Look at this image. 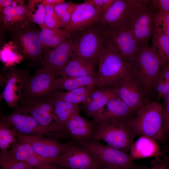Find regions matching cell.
Segmentation results:
<instances>
[{"instance_id":"cell-27","label":"cell","mask_w":169,"mask_h":169,"mask_svg":"<svg viewBox=\"0 0 169 169\" xmlns=\"http://www.w3.org/2000/svg\"><path fill=\"white\" fill-rule=\"evenodd\" d=\"M72 33L64 28H50L45 27L40 29L39 37L44 51L54 48L65 41Z\"/></svg>"},{"instance_id":"cell-6","label":"cell","mask_w":169,"mask_h":169,"mask_svg":"<svg viewBox=\"0 0 169 169\" xmlns=\"http://www.w3.org/2000/svg\"><path fill=\"white\" fill-rule=\"evenodd\" d=\"M1 122L8 125L17 133L31 136L61 137L60 131L54 122L48 126L39 124L27 112L18 107L10 114L1 117Z\"/></svg>"},{"instance_id":"cell-23","label":"cell","mask_w":169,"mask_h":169,"mask_svg":"<svg viewBox=\"0 0 169 169\" xmlns=\"http://www.w3.org/2000/svg\"><path fill=\"white\" fill-rule=\"evenodd\" d=\"M8 151L13 158L18 161H27L38 169L43 166L52 164L39 156L29 144L19 140Z\"/></svg>"},{"instance_id":"cell-12","label":"cell","mask_w":169,"mask_h":169,"mask_svg":"<svg viewBox=\"0 0 169 169\" xmlns=\"http://www.w3.org/2000/svg\"><path fill=\"white\" fill-rule=\"evenodd\" d=\"M18 140L29 144L39 156L53 164L69 148L71 140L62 143L51 137L31 136L17 133Z\"/></svg>"},{"instance_id":"cell-15","label":"cell","mask_w":169,"mask_h":169,"mask_svg":"<svg viewBox=\"0 0 169 169\" xmlns=\"http://www.w3.org/2000/svg\"><path fill=\"white\" fill-rule=\"evenodd\" d=\"M0 12L3 28L13 33L33 23L23 0H14L10 5Z\"/></svg>"},{"instance_id":"cell-19","label":"cell","mask_w":169,"mask_h":169,"mask_svg":"<svg viewBox=\"0 0 169 169\" xmlns=\"http://www.w3.org/2000/svg\"><path fill=\"white\" fill-rule=\"evenodd\" d=\"M103 13L84 1L83 3L77 4L69 24L64 28L71 33L82 31L95 24Z\"/></svg>"},{"instance_id":"cell-50","label":"cell","mask_w":169,"mask_h":169,"mask_svg":"<svg viewBox=\"0 0 169 169\" xmlns=\"http://www.w3.org/2000/svg\"><path fill=\"white\" fill-rule=\"evenodd\" d=\"M169 135V132L167 133Z\"/></svg>"},{"instance_id":"cell-29","label":"cell","mask_w":169,"mask_h":169,"mask_svg":"<svg viewBox=\"0 0 169 169\" xmlns=\"http://www.w3.org/2000/svg\"><path fill=\"white\" fill-rule=\"evenodd\" d=\"M118 96L116 89L113 87H108L106 91L100 97L82 104V109L86 114L92 117L110 100Z\"/></svg>"},{"instance_id":"cell-45","label":"cell","mask_w":169,"mask_h":169,"mask_svg":"<svg viewBox=\"0 0 169 169\" xmlns=\"http://www.w3.org/2000/svg\"><path fill=\"white\" fill-rule=\"evenodd\" d=\"M115 0H103L104 13L107 11L112 5Z\"/></svg>"},{"instance_id":"cell-28","label":"cell","mask_w":169,"mask_h":169,"mask_svg":"<svg viewBox=\"0 0 169 169\" xmlns=\"http://www.w3.org/2000/svg\"><path fill=\"white\" fill-rule=\"evenodd\" d=\"M95 88L93 86L79 87L66 92L54 91L51 97L63 101L78 105L85 103Z\"/></svg>"},{"instance_id":"cell-7","label":"cell","mask_w":169,"mask_h":169,"mask_svg":"<svg viewBox=\"0 0 169 169\" xmlns=\"http://www.w3.org/2000/svg\"><path fill=\"white\" fill-rule=\"evenodd\" d=\"M126 122H93L92 140H102L111 147L125 152L130 151L135 136Z\"/></svg>"},{"instance_id":"cell-39","label":"cell","mask_w":169,"mask_h":169,"mask_svg":"<svg viewBox=\"0 0 169 169\" xmlns=\"http://www.w3.org/2000/svg\"><path fill=\"white\" fill-rule=\"evenodd\" d=\"M148 4L153 12L169 13V0H148Z\"/></svg>"},{"instance_id":"cell-36","label":"cell","mask_w":169,"mask_h":169,"mask_svg":"<svg viewBox=\"0 0 169 169\" xmlns=\"http://www.w3.org/2000/svg\"><path fill=\"white\" fill-rule=\"evenodd\" d=\"M0 59L6 67H11L19 63L23 58L18 53L11 42L10 44H6L1 51Z\"/></svg>"},{"instance_id":"cell-21","label":"cell","mask_w":169,"mask_h":169,"mask_svg":"<svg viewBox=\"0 0 169 169\" xmlns=\"http://www.w3.org/2000/svg\"><path fill=\"white\" fill-rule=\"evenodd\" d=\"M79 111L73 113L66 122L65 134L66 138L79 142L92 140L95 125L82 117Z\"/></svg>"},{"instance_id":"cell-43","label":"cell","mask_w":169,"mask_h":169,"mask_svg":"<svg viewBox=\"0 0 169 169\" xmlns=\"http://www.w3.org/2000/svg\"><path fill=\"white\" fill-rule=\"evenodd\" d=\"M84 1L91 4L98 11L104 13L103 0H86Z\"/></svg>"},{"instance_id":"cell-37","label":"cell","mask_w":169,"mask_h":169,"mask_svg":"<svg viewBox=\"0 0 169 169\" xmlns=\"http://www.w3.org/2000/svg\"><path fill=\"white\" fill-rule=\"evenodd\" d=\"M152 12L154 30L160 34L169 36V13Z\"/></svg>"},{"instance_id":"cell-30","label":"cell","mask_w":169,"mask_h":169,"mask_svg":"<svg viewBox=\"0 0 169 169\" xmlns=\"http://www.w3.org/2000/svg\"><path fill=\"white\" fill-rule=\"evenodd\" d=\"M150 48L157 55L162 65L169 62V36L160 34L154 29Z\"/></svg>"},{"instance_id":"cell-41","label":"cell","mask_w":169,"mask_h":169,"mask_svg":"<svg viewBox=\"0 0 169 169\" xmlns=\"http://www.w3.org/2000/svg\"><path fill=\"white\" fill-rule=\"evenodd\" d=\"M155 88L159 96L161 97L169 93V80L158 79Z\"/></svg>"},{"instance_id":"cell-49","label":"cell","mask_w":169,"mask_h":169,"mask_svg":"<svg viewBox=\"0 0 169 169\" xmlns=\"http://www.w3.org/2000/svg\"><path fill=\"white\" fill-rule=\"evenodd\" d=\"M98 169H129L124 168L113 167H99Z\"/></svg>"},{"instance_id":"cell-26","label":"cell","mask_w":169,"mask_h":169,"mask_svg":"<svg viewBox=\"0 0 169 169\" xmlns=\"http://www.w3.org/2000/svg\"><path fill=\"white\" fill-rule=\"evenodd\" d=\"M54 91L64 90L67 91L85 86L97 88L98 82L96 76H85L74 77H54L53 81Z\"/></svg>"},{"instance_id":"cell-5","label":"cell","mask_w":169,"mask_h":169,"mask_svg":"<svg viewBox=\"0 0 169 169\" xmlns=\"http://www.w3.org/2000/svg\"><path fill=\"white\" fill-rule=\"evenodd\" d=\"M133 73L145 93L151 91L158 80L161 63L147 45L140 47L132 63Z\"/></svg>"},{"instance_id":"cell-14","label":"cell","mask_w":169,"mask_h":169,"mask_svg":"<svg viewBox=\"0 0 169 169\" xmlns=\"http://www.w3.org/2000/svg\"><path fill=\"white\" fill-rule=\"evenodd\" d=\"M119 97L133 112L137 111L146 104L145 93L133 73V71L115 84L113 86Z\"/></svg>"},{"instance_id":"cell-25","label":"cell","mask_w":169,"mask_h":169,"mask_svg":"<svg viewBox=\"0 0 169 169\" xmlns=\"http://www.w3.org/2000/svg\"><path fill=\"white\" fill-rule=\"evenodd\" d=\"M52 98L54 122L64 138H66L65 129L66 122L73 113L77 111L80 112V108L78 105L53 97Z\"/></svg>"},{"instance_id":"cell-18","label":"cell","mask_w":169,"mask_h":169,"mask_svg":"<svg viewBox=\"0 0 169 169\" xmlns=\"http://www.w3.org/2000/svg\"><path fill=\"white\" fill-rule=\"evenodd\" d=\"M5 73L6 84L2 97L8 105L11 108L18 107L21 100L24 82L29 75V71L10 67Z\"/></svg>"},{"instance_id":"cell-48","label":"cell","mask_w":169,"mask_h":169,"mask_svg":"<svg viewBox=\"0 0 169 169\" xmlns=\"http://www.w3.org/2000/svg\"><path fill=\"white\" fill-rule=\"evenodd\" d=\"M165 102L169 103V93L161 96Z\"/></svg>"},{"instance_id":"cell-3","label":"cell","mask_w":169,"mask_h":169,"mask_svg":"<svg viewBox=\"0 0 169 169\" xmlns=\"http://www.w3.org/2000/svg\"><path fill=\"white\" fill-rule=\"evenodd\" d=\"M147 0H115L95 24L105 31L129 28L137 12L144 6Z\"/></svg>"},{"instance_id":"cell-47","label":"cell","mask_w":169,"mask_h":169,"mask_svg":"<svg viewBox=\"0 0 169 169\" xmlns=\"http://www.w3.org/2000/svg\"><path fill=\"white\" fill-rule=\"evenodd\" d=\"M13 1V0H0V11L10 5Z\"/></svg>"},{"instance_id":"cell-20","label":"cell","mask_w":169,"mask_h":169,"mask_svg":"<svg viewBox=\"0 0 169 169\" xmlns=\"http://www.w3.org/2000/svg\"><path fill=\"white\" fill-rule=\"evenodd\" d=\"M133 112L118 96L110 100L92 118L94 122H126Z\"/></svg>"},{"instance_id":"cell-33","label":"cell","mask_w":169,"mask_h":169,"mask_svg":"<svg viewBox=\"0 0 169 169\" xmlns=\"http://www.w3.org/2000/svg\"><path fill=\"white\" fill-rule=\"evenodd\" d=\"M33 22L38 24L40 29L47 27L44 23L45 7L41 0H30L26 4Z\"/></svg>"},{"instance_id":"cell-22","label":"cell","mask_w":169,"mask_h":169,"mask_svg":"<svg viewBox=\"0 0 169 169\" xmlns=\"http://www.w3.org/2000/svg\"><path fill=\"white\" fill-rule=\"evenodd\" d=\"M129 155L133 161L152 157L166 156L161 151L156 141L149 137L141 136L131 145Z\"/></svg>"},{"instance_id":"cell-16","label":"cell","mask_w":169,"mask_h":169,"mask_svg":"<svg viewBox=\"0 0 169 169\" xmlns=\"http://www.w3.org/2000/svg\"><path fill=\"white\" fill-rule=\"evenodd\" d=\"M129 28L140 47L148 45L154 29L152 12L148 5V0L137 12Z\"/></svg>"},{"instance_id":"cell-31","label":"cell","mask_w":169,"mask_h":169,"mask_svg":"<svg viewBox=\"0 0 169 169\" xmlns=\"http://www.w3.org/2000/svg\"><path fill=\"white\" fill-rule=\"evenodd\" d=\"M18 107L22 110L29 113L39 124L44 126L52 124L54 120L48 112L31 101L27 100L22 102Z\"/></svg>"},{"instance_id":"cell-9","label":"cell","mask_w":169,"mask_h":169,"mask_svg":"<svg viewBox=\"0 0 169 169\" xmlns=\"http://www.w3.org/2000/svg\"><path fill=\"white\" fill-rule=\"evenodd\" d=\"M32 23L13 33L11 42L23 59L34 65L41 64L44 49L38 30Z\"/></svg>"},{"instance_id":"cell-42","label":"cell","mask_w":169,"mask_h":169,"mask_svg":"<svg viewBox=\"0 0 169 169\" xmlns=\"http://www.w3.org/2000/svg\"><path fill=\"white\" fill-rule=\"evenodd\" d=\"M162 116L164 131L169 132V103L165 102L162 106Z\"/></svg>"},{"instance_id":"cell-34","label":"cell","mask_w":169,"mask_h":169,"mask_svg":"<svg viewBox=\"0 0 169 169\" xmlns=\"http://www.w3.org/2000/svg\"><path fill=\"white\" fill-rule=\"evenodd\" d=\"M18 141L17 133L8 125L1 121L0 123V148L5 151L13 148Z\"/></svg>"},{"instance_id":"cell-38","label":"cell","mask_w":169,"mask_h":169,"mask_svg":"<svg viewBox=\"0 0 169 169\" xmlns=\"http://www.w3.org/2000/svg\"><path fill=\"white\" fill-rule=\"evenodd\" d=\"M55 6L48 5L45 6V15L44 23L46 26L49 28H60L58 18L54 9Z\"/></svg>"},{"instance_id":"cell-2","label":"cell","mask_w":169,"mask_h":169,"mask_svg":"<svg viewBox=\"0 0 169 169\" xmlns=\"http://www.w3.org/2000/svg\"><path fill=\"white\" fill-rule=\"evenodd\" d=\"M126 122L135 136H145L165 143L162 106L159 103L153 102L146 104Z\"/></svg>"},{"instance_id":"cell-46","label":"cell","mask_w":169,"mask_h":169,"mask_svg":"<svg viewBox=\"0 0 169 169\" xmlns=\"http://www.w3.org/2000/svg\"><path fill=\"white\" fill-rule=\"evenodd\" d=\"M38 169H69L62 167L61 166H59L56 164H51L43 166Z\"/></svg>"},{"instance_id":"cell-8","label":"cell","mask_w":169,"mask_h":169,"mask_svg":"<svg viewBox=\"0 0 169 169\" xmlns=\"http://www.w3.org/2000/svg\"><path fill=\"white\" fill-rule=\"evenodd\" d=\"M107 41L105 31L94 24L80 32L72 57L95 65Z\"/></svg>"},{"instance_id":"cell-4","label":"cell","mask_w":169,"mask_h":169,"mask_svg":"<svg viewBox=\"0 0 169 169\" xmlns=\"http://www.w3.org/2000/svg\"><path fill=\"white\" fill-rule=\"evenodd\" d=\"M91 154L100 167H113L129 169H148L145 165L137 164L125 152L105 146L98 141L90 140L77 142Z\"/></svg>"},{"instance_id":"cell-44","label":"cell","mask_w":169,"mask_h":169,"mask_svg":"<svg viewBox=\"0 0 169 169\" xmlns=\"http://www.w3.org/2000/svg\"><path fill=\"white\" fill-rule=\"evenodd\" d=\"M44 6L48 5H56L65 2L64 0H41Z\"/></svg>"},{"instance_id":"cell-13","label":"cell","mask_w":169,"mask_h":169,"mask_svg":"<svg viewBox=\"0 0 169 169\" xmlns=\"http://www.w3.org/2000/svg\"><path fill=\"white\" fill-rule=\"evenodd\" d=\"M53 164L69 169H98L100 167L90 153L77 142L71 140L68 149Z\"/></svg>"},{"instance_id":"cell-24","label":"cell","mask_w":169,"mask_h":169,"mask_svg":"<svg viewBox=\"0 0 169 169\" xmlns=\"http://www.w3.org/2000/svg\"><path fill=\"white\" fill-rule=\"evenodd\" d=\"M95 65L79 59L72 57L55 76L74 77L85 76H96Z\"/></svg>"},{"instance_id":"cell-32","label":"cell","mask_w":169,"mask_h":169,"mask_svg":"<svg viewBox=\"0 0 169 169\" xmlns=\"http://www.w3.org/2000/svg\"><path fill=\"white\" fill-rule=\"evenodd\" d=\"M77 4L70 1L55 5L54 9L58 18L60 28H65L69 25Z\"/></svg>"},{"instance_id":"cell-17","label":"cell","mask_w":169,"mask_h":169,"mask_svg":"<svg viewBox=\"0 0 169 169\" xmlns=\"http://www.w3.org/2000/svg\"><path fill=\"white\" fill-rule=\"evenodd\" d=\"M105 31L107 41L125 60L132 63L140 47L129 29Z\"/></svg>"},{"instance_id":"cell-11","label":"cell","mask_w":169,"mask_h":169,"mask_svg":"<svg viewBox=\"0 0 169 169\" xmlns=\"http://www.w3.org/2000/svg\"><path fill=\"white\" fill-rule=\"evenodd\" d=\"M54 74L41 68L28 76L25 80L21 100H27L45 97H51L54 91Z\"/></svg>"},{"instance_id":"cell-1","label":"cell","mask_w":169,"mask_h":169,"mask_svg":"<svg viewBox=\"0 0 169 169\" xmlns=\"http://www.w3.org/2000/svg\"><path fill=\"white\" fill-rule=\"evenodd\" d=\"M97 63V88L113 86L133 71L132 64L125 60L107 41Z\"/></svg>"},{"instance_id":"cell-10","label":"cell","mask_w":169,"mask_h":169,"mask_svg":"<svg viewBox=\"0 0 169 169\" xmlns=\"http://www.w3.org/2000/svg\"><path fill=\"white\" fill-rule=\"evenodd\" d=\"M80 32H72L71 36L56 47L44 52L41 65L43 68L54 74L69 61L74 52Z\"/></svg>"},{"instance_id":"cell-40","label":"cell","mask_w":169,"mask_h":169,"mask_svg":"<svg viewBox=\"0 0 169 169\" xmlns=\"http://www.w3.org/2000/svg\"><path fill=\"white\" fill-rule=\"evenodd\" d=\"M150 169H169V158L166 156L155 157L151 163Z\"/></svg>"},{"instance_id":"cell-35","label":"cell","mask_w":169,"mask_h":169,"mask_svg":"<svg viewBox=\"0 0 169 169\" xmlns=\"http://www.w3.org/2000/svg\"><path fill=\"white\" fill-rule=\"evenodd\" d=\"M0 165L2 169H38L27 161H18L13 158L9 155L8 150L1 151Z\"/></svg>"}]
</instances>
